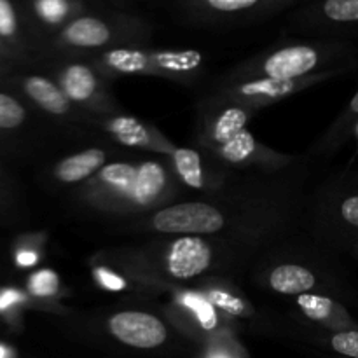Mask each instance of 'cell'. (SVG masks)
<instances>
[{"instance_id": "7402d4cb", "label": "cell", "mask_w": 358, "mask_h": 358, "mask_svg": "<svg viewBox=\"0 0 358 358\" xmlns=\"http://www.w3.org/2000/svg\"><path fill=\"white\" fill-rule=\"evenodd\" d=\"M30 290L35 296H52L58 290V276L48 269L35 273L30 280Z\"/></svg>"}, {"instance_id": "f546056e", "label": "cell", "mask_w": 358, "mask_h": 358, "mask_svg": "<svg viewBox=\"0 0 358 358\" xmlns=\"http://www.w3.org/2000/svg\"><path fill=\"white\" fill-rule=\"evenodd\" d=\"M21 297L17 296V292H3L0 294V310H3V308H9L10 304L16 303V301H20Z\"/></svg>"}, {"instance_id": "83f0119b", "label": "cell", "mask_w": 358, "mask_h": 358, "mask_svg": "<svg viewBox=\"0 0 358 358\" xmlns=\"http://www.w3.org/2000/svg\"><path fill=\"white\" fill-rule=\"evenodd\" d=\"M341 213L346 222L358 227V196H352L343 203Z\"/></svg>"}, {"instance_id": "d6a6232c", "label": "cell", "mask_w": 358, "mask_h": 358, "mask_svg": "<svg viewBox=\"0 0 358 358\" xmlns=\"http://www.w3.org/2000/svg\"><path fill=\"white\" fill-rule=\"evenodd\" d=\"M215 358H226V357H222V355H220V357H215Z\"/></svg>"}, {"instance_id": "44dd1931", "label": "cell", "mask_w": 358, "mask_h": 358, "mask_svg": "<svg viewBox=\"0 0 358 358\" xmlns=\"http://www.w3.org/2000/svg\"><path fill=\"white\" fill-rule=\"evenodd\" d=\"M331 346L334 352L350 358H358V331H343L332 336Z\"/></svg>"}, {"instance_id": "7c38bea8", "label": "cell", "mask_w": 358, "mask_h": 358, "mask_svg": "<svg viewBox=\"0 0 358 358\" xmlns=\"http://www.w3.org/2000/svg\"><path fill=\"white\" fill-rule=\"evenodd\" d=\"M245 122H247V114L241 108H229V110H226L220 115L219 121H217L215 133H213L215 142H219L220 145H226L227 142H231L234 136H238L243 131Z\"/></svg>"}, {"instance_id": "9c48e42d", "label": "cell", "mask_w": 358, "mask_h": 358, "mask_svg": "<svg viewBox=\"0 0 358 358\" xmlns=\"http://www.w3.org/2000/svg\"><path fill=\"white\" fill-rule=\"evenodd\" d=\"M164 185V171L159 164L156 163H145L140 166L138 173H136L135 182V198L140 203H149L156 198L161 192Z\"/></svg>"}, {"instance_id": "484cf974", "label": "cell", "mask_w": 358, "mask_h": 358, "mask_svg": "<svg viewBox=\"0 0 358 358\" xmlns=\"http://www.w3.org/2000/svg\"><path fill=\"white\" fill-rule=\"evenodd\" d=\"M212 301L217 304V306H222L224 310L231 311V313H238V315L243 313V304H241V301L236 299V297H231L229 294L213 292Z\"/></svg>"}, {"instance_id": "7a4b0ae2", "label": "cell", "mask_w": 358, "mask_h": 358, "mask_svg": "<svg viewBox=\"0 0 358 358\" xmlns=\"http://www.w3.org/2000/svg\"><path fill=\"white\" fill-rule=\"evenodd\" d=\"M110 332L121 343L149 350L166 341V329L156 317L140 311H124L110 318Z\"/></svg>"}, {"instance_id": "d6986e66", "label": "cell", "mask_w": 358, "mask_h": 358, "mask_svg": "<svg viewBox=\"0 0 358 358\" xmlns=\"http://www.w3.org/2000/svg\"><path fill=\"white\" fill-rule=\"evenodd\" d=\"M24 110L14 98L0 94V128H16L23 122Z\"/></svg>"}, {"instance_id": "52a82bcc", "label": "cell", "mask_w": 358, "mask_h": 358, "mask_svg": "<svg viewBox=\"0 0 358 358\" xmlns=\"http://www.w3.org/2000/svg\"><path fill=\"white\" fill-rule=\"evenodd\" d=\"M65 37L73 45L94 48V45L105 44L110 37V31L101 21L94 17H80L66 28Z\"/></svg>"}, {"instance_id": "4fadbf2b", "label": "cell", "mask_w": 358, "mask_h": 358, "mask_svg": "<svg viewBox=\"0 0 358 358\" xmlns=\"http://www.w3.org/2000/svg\"><path fill=\"white\" fill-rule=\"evenodd\" d=\"M299 306L306 317H310L311 320L317 322H325L331 315H334V311L341 310L338 304H334L331 299H327V297L308 296V294H303V296L299 297Z\"/></svg>"}, {"instance_id": "e0dca14e", "label": "cell", "mask_w": 358, "mask_h": 358, "mask_svg": "<svg viewBox=\"0 0 358 358\" xmlns=\"http://www.w3.org/2000/svg\"><path fill=\"white\" fill-rule=\"evenodd\" d=\"M136 173L138 171L135 170L129 164H110V166L103 168L101 170V177L103 180H107L108 184H114L117 187L122 189H135V182H136Z\"/></svg>"}, {"instance_id": "ba28073f", "label": "cell", "mask_w": 358, "mask_h": 358, "mask_svg": "<svg viewBox=\"0 0 358 358\" xmlns=\"http://www.w3.org/2000/svg\"><path fill=\"white\" fill-rule=\"evenodd\" d=\"M24 90L30 94V98H34V100L48 112H52V114H63V112L69 110V100H66V96L55 86V84L49 83L48 79H42V77H30V79H27V83H24Z\"/></svg>"}, {"instance_id": "5b68a950", "label": "cell", "mask_w": 358, "mask_h": 358, "mask_svg": "<svg viewBox=\"0 0 358 358\" xmlns=\"http://www.w3.org/2000/svg\"><path fill=\"white\" fill-rule=\"evenodd\" d=\"M105 163V152L100 149H90L63 159L56 168V175L63 182H79L96 171Z\"/></svg>"}, {"instance_id": "2e32d148", "label": "cell", "mask_w": 358, "mask_h": 358, "mask_svg": "<svg viewBox=\"0 0 358 358\" xmlns=\"http://www.w3.org/2000/svg\"><path fill=\"white\" fill-rule=\"evenodd\" d=\"M108 65L121 72H138L147 65V58L136 51H112L107 55Z\"/></svg>"}, {"instance_id": "30bf717a", "label": "cell", "mask_w": 358, "mask_h": 358, "mask_svg": "<svg viewBox=\"0 0 358 358\" xmlns=\"http://www.w3.org/2000/svg\"><path fill=\"white\" fill-rule=\"evenodd\" d=\"M63 86H65L66 96L76 101H83L94 93L96 80L86 66L73 65L63 76Z\"/></svg>"}, {"instance_id": "603a6c76", "label": "cell", "mask_w": 358, "mask_h": 358, "mask_svg": "<svg viewBox=\"0 0 358 358\" xmlns=\"http://www.w3.org/2000/svg\"><path fill=\"white\" fill-rule=\"evenodd\" d=\"M184 303L198 315L199 322L205 329H212L215 325V313H213V308L206 303L205 299L198 296H187L184 299Z\"/></svg>"}, {"instance_id": "ac0fdd59", "label": "cell", "mask_w": 358, "mask_h": 358, "mask_svg": "<svg viewBox=\"0 0 358 358\" xmlns=\"http://www.w3.org/2000/svg\"><path fill=\"white\" fill-rule=\"evenodd\" d=\"M324 10L334 21H343V23L358 21V0H329L324 6Z\"/></svg>"}, {"instance_id": "8992f818", "label": "cell", "mask_w": 358, "mask_h": 358, "mask_svg": "<svg viewBox=\"0 0 358 358\" xmlns=\"http://www.w3.org/2000/svg\"><path fill=\"white\" fill-rule=\"evenodd\" d=\"M271 287L280 294H303L315 287V276L303 266L285 264L271 273Z\"/></svg>"}, {"instance_id": "d4e9b609", "label": "cell", "mask_w": 358, "mask_h": 358, "mask_svg": "<svg viewBox=\"0 0 358 358\" xmlns=\"http://www.w3.org/2000/svg\"><path fill=\"white\" fill-rule=\"evenodd\" d=\"M16 30V17L9 2L0 0V35H13Z\"/></svg>"}, {"instance_id": "4dcf8cb0", "label": "cell", "mask_w": 358, "mask_h": 358, "mask_svg": "<svg viewBox=\"0 0 358 358\" xmlns=\"http://www.w3.org/2000/svg\"><path fill=\"white\" fill-rule=\"evenodd\" d=\"M35 261H37V255H35L34 252H21V254L17 255V262H20L21 266H31Z\"/></svg>"}, {"instance_id": "8fae6325", "label": "cell", "mask_w": 358, "mask_h": 358, "mask_svg": "<svg viewBox=\"0 0 358 358\" xmlns=\"http://www.w3.org/2000/svg\"><path fill=\"white\" fill-rule=\"evenodd\" d=\"M175 166L185 184L194 189L203 187L201 161H199V154L196 150L178 149L175 152Z\"/></svg>"}, {"instance_id": "3957f363", "label": "cell", "mask_w": 358, "mask_h": 358, "mask_svg": "<svg viewBox=\"0 0 358 358\" xmlns=\"http://www.w3.org/2000/svg\"><path fill=\"white\" fill-rule=\"evenodd\" d=\"M210 261L212 252L201 238H180L168 255V269L177 278H192L205 271Z\"/></svg>"}, {"instance_id": "ffe728a7", "label": "cell", "mask_w": 358, "mask_h": 358, "mask_svg": "<svg viewBox=\"0 0 358 358\" xmlns=\"http://www.w3.org/2000/svg\"><path fill=\"white\" fill-rule=\"evenodd\" d=\"M201 56L196 51H185L178 52V55H159L157 62L163 66H168L171 70H189L194 69L199 63Z\"/></svg>"}, {"instance_id": "1f68e13d", "label": "cell", "mask_w": 358, "mask_h": 358, "mask_svg": "<svg viewBox=\"0 0 358 358\" xmlns=\"http://www.w3.org/2000/svg\"><path fill=\"white\" fill-rule=\"evenodd\" d=\"M0 358H10V352L3 346H0Z\"/></svg>"}, {"instance_id": "4316f807", "label": "cell", "mask_w": 358, "mask_h": 358, "mask_svg": "<svg viewBox=\"0 0 358 358\" xmlns=\"http://www.w3.org/2000/svg\"><path fill=\"white\" fill-rule=\"evenodd\" d=\"M208 3L219 10H240L255 6L257 0H210Z\"/></svg>"}, {"instance_id": "9a60e30c", "label": "cell", "mask_w": 358, "mask_h": 358, "mask_svg": "<svg viewBox=\"0 0 358 358\" xmlns=\"http://www.w3.org/2000/svg\"><path fill=\"white\" fill-rule=\"evenodd\" d=\"M110 129L117 135V138L124 143H131V145H135V143L147 142L145 129H143L142 124H138L135 119H128V117L115 119V121L110 124Z\"/></svg>"}, {"instance_id": "6da1fadb", "label": "cell", "mask_w": 358, "mask_h": 358, "mask_svg": "<svg viewBox=\"0 0 358 358\" xmlns=\"http://www.w3.org/2000/svg\"><path fill=\"white\" fill-rule=\"evenodd\" d=\"M222 226V213L205 203H182L161 210L154 217V227L161 233L210 234Z\"/></svg>"}, {"instance_id": "277c9868", "label": "cell", "mask_w": 358, "mask_h": 358, "mask_svg": "<svg viewBox=\"0 0 358 358\" xmlns=\"http://www.w3.org/2000/svg\"><path fill=\"white\" fill-rule=\"evenodd\" d=\"M317 52L311 48H287L275 52L266 62V73L275 80H290L294 77L304 76L317 65Z\"/></svg>"}, {"instance_id": "cb8c5ba5", "label": "cell", "mask_w": 358, "mask_h": 358, "mask_svg": "<svg viewBox=\"0 0 358 358\" xmlns=\"http://www.w3.org/2000/svg\"><path fill=\"white\" fill-rule=\"evenodd\" d=\"M66 3L62 2V0H44V2L37 3V10L44 20L51 21H59L66 13Z\"/></svg>"}, {"instance_id": "5bb4252c", "label": "cell", "mask_w": 358, "mask_h": 358, "mask_svg": "<svg viewBox=\"0 0 358 358\" xmlns=\"http://www.w3.org/2000/svg\"><path fill=\"white\" fill-rule=\"evenodd\" d=\"M254 136L250 135V131L243 129L238 136H234L231 142H227L226 145H222V156L226 157L227 161H233V163H238V161H243L245 157L250 156L254 152Z\"/></svg>"}, {"instance_id": "f1b7e54d", "label": "cell", "mask_w": 358, "mask_h": 358, "mask_svg": "<svg viewBox=\"0 0 358 358\" xmlns=\"http://www.w3.org/2000/svg\"><path fill=\"white\" fill-rule=\"evenodd\" d=\"M96 275H98V280L101 282V285H105L107 289L121 290V289H124V287H126L124 280L119 278V276L114 275V273L107 271V269H98Z\"/></svg>"}]
</instances>
